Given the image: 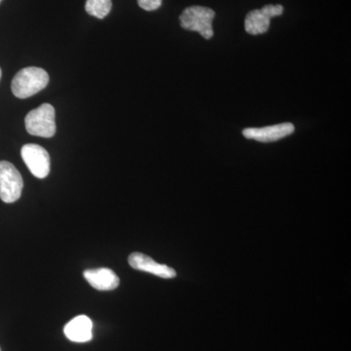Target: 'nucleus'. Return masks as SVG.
Masks as SVG:
<instances>
[{
  "label": "nucleus",
  "instance_id": "nucleus-10",
  "mask_svg": "<svg viewBox=\"0 0 351 351\" xmlns=\"http://www.w3.org/2000/svg\"><path fill=\"white\" fill-rule=\"evenodd\" d=\"M93 323L86 315L76 316L64 328V332L69 341L75 343H87L93 338Z\"/></svg>",
  "mask_w": 351,
  "mask_h": 351
},
{
  "label": "nucleus",
  "instance_id": "nucleus-7",
  "mask_svg": "<svg viewBox=\"0 0 351 351\" xmlns=\"http://www.w3.org/2000/svg\"><path fill=\"white\" fill-rule=\"evenodd\" d=\"M294 131L295 126L292 123H281L263 128L244 129L243 136L249 140H255L257 142L271 143L292 135Z\"/></svg>",
  "mask_w": 351,
  "mask_h": 351
},
{
  "label": "nucleus",
  "instance_id": "nucleus-9",
  "mask_svg": "<svg viewBox=\"0 0 351 351\" xmlns=\"http://www.w3.org/2000/svg\"><path fill=\"white\" fill-rule=\"evenodd\" d=\"M83 276L92 287L99 291H112L119 286L120 279L113 270L107 267L87 269Z\"/></svg>",
  "mask_w": 351,
  "mask_h": 351
},
{
  "label": "nucleus",
  "instance_id": "nucleus-15",
  "mask_svg": "<svg viewBox=\"0 0 351 351\" xmlns=\"http://www.w3.org/2000/svg\"><path fill=\"white\" fill-rule=\"evenodd\" d=\"M0 351H1V350H0Z\"/></svg>",
  "mask_w": 351,
  "mask_h": 351
},
{
  "label": "nucleus",
  "instance_id": "nucleus-6",
  "mask_svg": "<svg viewBox=\"0 0 351 351\" xmlns=\"http://www.w3.org/2000/svg\"><path fill=\"white\" fill-rule=\"evenodd\" d=\"M23 160L38 179H44L50 173V156L47 151L41 145L36 144L25 145L21 151Z\"/></svg>",
  "mask_w": 351,
  "mask_h": 351
},
{
  "label": "nucleus",
  "instance_id": "nucleus-2",
  "mask_svg": "<svg viewBox=\"0 0 351 351\" xmlns=\"http://www.w3.org/2000/svg\"><path fill=\"white\" fill-rule=\"evenodd\" d=\"M56 112L50 104H43L40 107L27 113L25 119L27 131L32 136L52 138L56 134Z\"/></svg>",
  "mask_w": 351,
  "mask_h": 351
},
{
  "label": "nucleus",
  "instance_id": "nucleus-3",
  "mask_svg": "<svg viewBox=\"0 0 351 351\" xmlns=\"http://www.w3.org/2000/svg\"><path fill=\"white\" fill-rule=\"evenodd\" d=\"M215 16V11L208 7L191 6L182 11L180 23L182 29L199 32L203 38L210 39L214 36L212 23Z\"/></svg>",
  "mask_w": 351,
  "mask_h": 351
},
{
  "label": "nucleus",
  "instance_id": "nucleus-14",
  "mask_svg": "<svg viewBox=\"0 0 351 351\" xmlns=\"http://www.w3.org/2000/svg\"><path fill=\"white\" fill-rule=\"evenodd\" d=\"M1 2H2V0H0V3H1Z\"/></svg>",
  "mask_w": 351,
  "mask_h": 351
},
{
  "label": "nucleus",
  "instance_id": "nucleus-8",
  "mask_svg": "<svg viewBox=\"0 0 351 351\" xmlns=\"http://www.w3.org/2000/svg\"><path fill=\"white\" fill-rule=\"evenodd\" d=\"M129 265L134 269L140 270V271L149 272L161 278L171 279L177 276V272L172 267L166 265H160L152 260L149 256L142 253H133L129 256Z\"/></svg>",
  "mask_w": 351,
  "mask_h": 351
},
{
  "label": "nucleus",
  "instance_id": "nucleus-11",
  "mask_svg": "<svg viewBox=\"0 0 351 351\" xmlns=\"http://www.w3.org/2000/svg\"><path fill=\"white\" fill-rule=\"evenodd\" d=\"M112 7V0H86L85 10L93 17L104 19L110 14Z\"/></svg>",
  "mask_w": 351,
  "mask_h": 351
},
{
  "label": "nucleus",
  "instance_id": "nucleus-12",
  "mask_svg": "<svg viewBox=\"0 0 351 351\" xmlns=\"http://www.w3.org/2000/svg\"><path fill=\"white\" fill-rule=\"evenodd\" d=\"M138 6L145 11H154L162 4V0H138Z\"/></svg>",
  "mask_w": 351,
  "mask_h": 351
},
{
  "label": "nucleus",
  "instance_id": "nucleus-4",
  "mask_svg": "<svg viewBox=\"0 0 351 351\" xmlns=\"http://www.w3.org/2000/svg\"><path fill=\"white\" fill-rule=\"evenodd\" d=\"M24 181L19 171L8 161H0V199L16 202L22 195Z\"/></svg>",
  "mask_w": 351,
  "mask_h": 351
},
{
  "label": "nucleus",
  "instance_id": "nucleus-1",
  "mask_svg": "<svg viewBox=\"0 0 351 351\" xmlns=\"http://www.w3.org/2000/svg\"><path fill=\"white\" fill-rule=\"evenodd\" d=\"M49 75L43 69L29 66L21 69L13 78L11 89L17 98L27 99L47 86Z\"/></svg>",
  "mask_w": 351,
  "mask_h": 351
},
{
  "label": "nucleus",
  "instance_id": "nucleus-5",
  "mask_svg": "<svg viewBox=\"0 0 351 351\" xmlns=\"http://www.w3.org/2000/svg\"><path fill=\"white\" fill-rule=\"evenodd\" d=\"M284 8L280 4L263 6L262 9L251 11L245 18V31L252 36L265 34L270 27V19L282 15Z\"/></svg>",
  "mask_w": 351,
  "mask_h": 351
},
{
  "label": "nucleus",
  "instance_id": "nucleus-13",
  "mask_svg": "<svg viewBox=\"0 0 351 351\" xmlns=\"http://www.w3.org/2000/svg\"><path fill=\"white\" fill-rule=\"evenodd\" d=\"M2 71L1 69H0V80H1Z\"/></svg>",
  "mask_w": 351,
  "mask_h": 351
}]
</instances>
